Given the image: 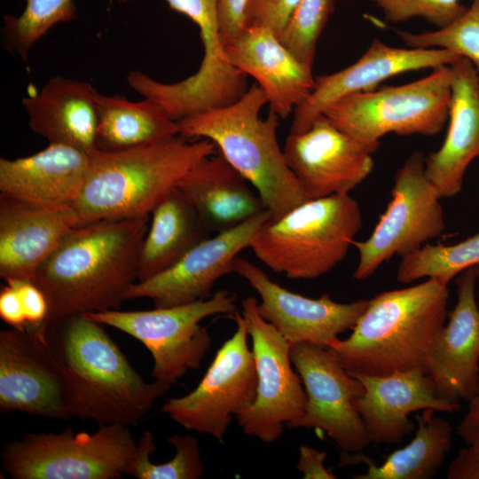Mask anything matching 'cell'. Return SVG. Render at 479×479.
<instances>
[{
	"label": "cell",
	"instance_id": "cell-33",
	"mask_svg": "<svg viewBox=\"0 0 479 479\" xmlns=\"http://www.w3.org/2000/svg\"><path fill=\"white\" fill-rule=\"evenodd\" d=\"M396 34L407 47L450 50L469 60L479 75V0H472L466 12L446 27L420 33L396 30Z\"/></svg>",
	"mask_w": 479,
	"mask_h": 479
},
{
	"label": "cell",
	"instance_id": "cell-4",
	"mask_svg": "<svg viewBox=\"0 0 479 479\" xmlns=\"http://www.w3.org/2000/svg\"><path fill=\"white\" fill-rule=\"evenodd\" d=\"M187 139L177 135L132 149L91 153L74 203L80 223L150 215L196 164L216 153L211 141Z\"/></svg>",
	"mask_w": 479,
	"mask_h": 479
},
{
	"label": "cell",
	"instance_id": "cell-1",
	"mask_svg": "<svg viewBox=\"0 0 479 479\" xmlns=\"http://www.w3.org/2000/svg\"><path fill=\"white\" fill-rule=\"evenodd\" d=\"M104 326L71 315L35 331L59 373L72 417L136 425L170 385L145 381Z\"/></svg>",
	"mask_w": 479,
	"mask_h": 479
},
{
	"label": "cell",
	"instance_id": "cell-39",
	"mask_svg": "<svg viewBox=\"0 0 479 479\" xmlns=\"http://www.w3.org/2000/svg\"><path fill=\"white\" fill-rule=\"evenodd\" d=\"M0 291V318L11 327L27 330V322L19 294L12 284L5 282Z\"/></svg>",
	"mask_w": 479,
	"mask_h": 479
},
{
	"label": "cell",
	"instance_id": "cell-3",
	"mask_svg": "<svg viewBox=\"0 0 479 479\" xmlns=\"http://www.w3.org/2000/svg\"><path fill=\"white\" fill-rule=\"evenodd\" d=\"M449 288L436 279L381 292L367 306L350 335L329 347L351 375L427 373L435 341L448 317Z\"/></svg>",
	"mask_w": 479,
	"mask_h": 479
},
{
	"label": "cell",
	"instance_id": "cell-10",
	"mask_svg": "<svg viewBox=\"0 0 479 479\" xmlns=\"http://www.w3.org/2000/svg\"><path fill=\"white\" fill-rule=\"evenodd\" d=\"M441 199L427 177L425 155L412 153L397 170L390 200L371 235L353 243L358 253L353 278L366 279L393 256L410 254L440 237L445 228Z\"/></svg>",
	"mask_w": 479,
	"mask_h": 479
},
{
	"label": "cell",
	"instance_id": "cell-40",
	"mask_svg": "<svg viewBox=\"0 0 479 479\" xmlns=\"http://www.w3.org/2000/svg\"><path fill=\"white\" fill-rule=\"evenodd\" d=\"M327 454L308 445L299 448V459L296 468L304 479H335L337 476L325 467Z\"/></svg>",
	"mask_w": 479,
	"mask_h": 479
},
{
	"label": "cell",
	"instance_id": "cell-7",
	"mask_svg": "<svg viewBox=\"0 0 479 479\" xmlns=\"http://www.w3.org/2000/svg\"><path fill=\"white\" fill-rule=\"evenodd\" d=\"M450 66L398 86L353 94L329 106L325 114L337 128L375 152L383 136H435L449 117Z\"/></svg>",
	"mask_w": 479,
	"mask_h": 479
},
{
	"label": "cell",
	"instance_id": "cell-18",
	"mask_svg": "<svg viewBox=\"0 0 479 479\" xmlns=\"http://www.w3.org/2000/svg\"><path fill=\"white\" fill-rule=\"evenodd\" d=\"M0 410L72 418L59 373L35 331L0 332Z\"/></svg>",
	"mask_w": 479,
	"mask_h": 479
},
{
	"label": "cell",
	"instance_id": "cell-31",
	"mask_svg": "<svg viewBox=\"0 0 479 479\" xmlns=\"http://www.w3.org/2000/svg\"><path fill=\"white\" fill-rule=\"evenodd\" d=\"M167 441L175 448V456L161 464L150 456L156 450L155 437L150 430L143 432L129 462L126 475L137 479H198L203 475L204 464L198 440L191 436L173 435Z\"/></svg>",
	"mask_w": 479,
	"mask_h": 479
},
{
	"label": "cell",
	"instance_id": "cell-12",
	"mask_svg": "<svg viewBox=\"0 0 479 479\" xmlns=\"http://www.w3.org/2000/svg\"><path fill=\"white\" fill-rule=\"evenodd\" d=\"M257 304L253 296L241 302V314L252 340L256 395L252 404L235 418L246 435L271 444L282 436L285 427L303 415L307 396L292 367L289 342L262 318Z\"/></svg>",
	"mask_w": 479,
	"mask_h": 479
},
{
	"label": "cell",
	"instance_id": "cell-9",
	"mask_svg": "<svg viewBox=\"0 0 479 479\" xmlns=\"http://www.w3.org/2000/svg\"><path fill=\"white\" fill-rule=\"evenodd\" d=\"M236 300L235 294L220 289L208 299L178 306L84 315L142 342L153 359L154 380L171 385L188 371L199 369L211 347V336L200 321L218 314L232 315Z\"/></svg>",
	"mask_w": 479,
	"mask_h": 479
},
{
	"label": "cell",
	"instance_id": "cell-24",
	"mask_svg": "<svg viewBox=\"0 0 479 479\" xmlns=\"http://www.w3.org/2000/svg\"><path fill=\"white\" fill-rule=\"evenodd\" d=\"M90 154L51 144L32 155L0 159V192L43 206L74 205L85 181Z\"/></svg>",
	"mask_w": 479,
	"mask_h": 479
},
{
	"label": "cell",
	"instance_id": "cell-41",
	"mask_svg": "<svg viewBox=\"0 0 479 479\" xmlns=\"http://www.w3.org/2000/svg\"><path fill=\"white\" fill-rule=\"evenodd\" d=\"M448 479H479V449L468 446L461 448L451 461Z\"/></svg>",
	"mask_w": 479,
	"mask_h": 479
},
{
	"label": "cell",
	"instance_id": "cell-8",
	"mask_svg": "<svg viewBox=\"0 0 479 479\" xmlns=\"http://www.w3.org/2000/svg\"><path fill=\"white\" fill-rule=\"evenodd\" d=\"M137 442L129 426L100 424L92 433H27L6 444L4 471L13 479H119Z\"/></svg>",
	"mask_w": 479,
	"mask_h": 479
},
{
	"label": "cell",
	"instance_id": "cell-27",
	"mask_svg": "<svg viewBox=\"0 0 479 479\" xmlns=\"http://www.w3.org/2000/svg\"><path fill=\"white\" fill-rule=\"evenodd\" d=\"M143 240L137 280H146L176 264L211 233L177 187L153 208Z\"/></svg>",
	"mask_w": 479,
	"mask_h": 479
},
{
	"label": "cell",
	"instance_id": "cell-34",
	"mask_svg": "<svg viewBox=\"0 0 479 479\" xmlns=\"http://www.w3.org/2000/svg\"><path fill=\"white\" fill-rule=\"evenodd\" d=\"M336 0H301L282 30L281 43L302 64L312 68L319 35Z\"/></svg>",
	"mask_w": 479,
	"mask_h": 479
},
{
	"label": "cell",
	"instance_id": "cell-32",
	"mask_svg": "<svg viewBox=\"0 0 479 479\" xmlns=\"http://www.w3.org/2000/svg\"><path fill=\"white\" fill-rule=\"evenodd\" d=\"M24 1L25 8L19 16L4 17L3 33L9 50L27 61L31 48L50 28L75 18L76 6L73 0Z\"/></svg>",
	"mask_w": 479,
	"mask_h": 479
},
{
	"label": "cell",
	"instance_id": "cell-42",
	"mask_svg": "<svg viewBox=\"0 0 479 479\" xmlns=\"http://www.w3.org/2000/svg\"><path fill=\"white\" fill-rule=\"evenodd\" d=\"M458 435L467 445L479 449V394L468 401L467 413L458 426Z\"/></svg>",
	"mask_w": 479,
	"mask_h": 479
},
{
	"label": "cell",
	"instance_id": "cell-38",
	"mask_svg": "<svg viewBox=\"0 0 479 479\" xmlns=\"http://www.w3.org/2000/svg\"><path fill=\"white\" fill-rule=\"evenodd\" d=\"M248 0H218V15L224 45L237 38L246 27Z\"/></svg>",
	"mask_w": 479,
	"mask_h": 479
},
{
	"label": "cell",
	"instance_id": "cell-22",
	"mask_svg": "<svg viewBox=\"0 0 479 479\" xmlns=\"http://www.w3.org/2000/svg\"><path fill=\"white\" fill-rule=\"evenodd\" d=\"M229 60L263 90L270 111L286 119L313 90L312 68L300 62L266 27H246L224 45Z\"/></svg>",
	"mask_w": 479,
	"mask_h": 479
},
{
	"label": "cell",
	"instance_id": "cell-15",
	"mask_svg": "<svg viewBox=\"0 0 479 479\" xmlns=\"http://www.w3.org/2000/svg\"><path fill=\"white\" fill-rule=\"evenodd\" d=\"M271 218L265 209L234 228L205 239L169 269L135 282L125 300L148 298L156 308H166L208 299L216 282L233 272L239 254L249 247L258 230Z\"/></svg>",
	"mask_w": 479,
	"mask_h": 479
},
{
	"label": "cell",
	"instance_id": "cell-19",
	"mask_svg": "<svg viewBox=\"0 0 479 479\" xmlns=\"http://www.w3.org/2000/svg\"><path fill=\"white\" fill-rule=\"evenodd\" d=\"M477 267L457 278V302L448 312L427 366L437 395L449 402H468L479 394V307Z\"/></svg>",
	"mask_w": 479,
	"mask_h": 479
},
{
	"label": "cell",
	"instance_id": "cell-2",
	"mask_svg": "<svg viewBox=\"0 0 479 479\" xmlns=\"http://www.w3.org/2000/svg\"><path fill=\"white\" fill-rule=\"evenodd\" d=\"M149 216L80 224L67 233L36 273L35 283L49 302L44 325L67 316L120 310L137 279Z\"/></svg>",
	"mask_w": 479,
	"mask_h": 479
},
{
	"label": "cell",
	"instance_id": "cell-30",
	"mask_svg": "<svg viewBox=\"0 0 479 479\" xmlns=\"http://www.w3.org/2000/svg\"><path fill=\"white\" fill-rule=\"evenodd\" d=\"M479 266V232L452 245L427 243L401 256L396 279L403 284L434 278L448 285L468 268Z\"/></svg>",
	"mask_w": 479,
	"mask_h": 479
},
{
	"label": "cell",
	"instance_id": "cell-17",
	"mask_svg": "<svg viewBox=\"0 0 479 479\" xmlns=\"http://www.w3.org/2000/svg\"><path fill=\"white\" fill-rule=\"evenodd\" d=\"M459 58L447 49L393 47L375 38L352 65L315 77L313 90L293 113L290 132L305 131L316 118L345 97L373 90L403 73L451 66Z\"/></svg>",
	"mask_w": 479,
	"mask_h": 479
},
{
	"label": "cell",
	"instance_id": "cell-20",
	"mask_svg": "<svg viewBox=\"0 0 479 479\" xmlns=\"http://www.w3.org/2000/svg\"><path fill=\"white\" fill-rule=\"evenodd\" d=\"M80 224L74 205L43 206L1 193V279L35 282L39 267Z\"/></svg>",
	"mask_w": 479,
	"mask_h": 479
},
{
	"label": "cell",
	"instance_id": "cell-11",
	"mask_svg": "<svg viewBox=\"0 0 479 479\" xmlns=\"http://www.w3.org/2000/svg\"><path fill=\"white\" fill-rule=\"evenodd\" d=\"M228 318L236 331L216 352L198 386L190 393L166 399L161 411L187 430L223 443L233 417L249 407L256 395L257 374L241 312Z\"/></svg>",
	"mask_w": 479,
	"mask_h": 479
},
{
	"label": "cell",
	"instance_id": "cell-25",
	"mask_svg": "<svg viewBox=\"0 0 479 479\" xmlns=\"http://www.w3.org/2000/svg\"><path fill=\"white\" fill-rule=\"evenodd\" d=\"M98 94L90 83L54 76L39 93L24 98L28 125L51 144H62L89 154L97 151Z\"/></svg>",
	"mask_w": 479,
	"mask_h": 479
},
{
	"label": "cell",
	"instance_id": "cell-16",
	"mask_svg": "<svg viewBox=\"0 0 479 479\" xmlns=\"http://www.w3.org/2000/svg\"><path fill=\"white\" fill-rule=\"evenodd\" d=\"M233 272L258 294L259 314L289 342H312L329 347L338 335L354 327L368 299L342 303L326 294L310 298L293 293L272 281L252 262L237 257Z\"/></svg>",
	"mask_w": 479,
	"mask_h": 479
},
{
	"label": "cell",
	"instance_id": "cell-35",
	"mask_svg": "<svg viewBox=\"0 0 479 479\" xmlns=\"http://www.w3.org/2000/svg\"><path fill=\"white\" fill-rule=\"evenodd\" d=\"M392 23L422 18L438 27H446L462 15L467 7L459 0H370Z\"/></svg>",
	"mask_w": 479,
	"mask_h": 479
},
{
	"label": "cell",
	"instance_id": "cell-36",
	"mask_svg": "<svg viewBox=\"0 0 479 479\" xmlns=\"http://www.w3.org/2000/svg\"><path fill=\"white\" fill-rule=\"evenodd\" d=\"M301 0H248L246 27H266L278 35Z\"/></svg>",
	"mask_w": 479,
	"mask_h": 479
},
{
	"label": "cell",
	"instance_id": "cell-21",
	"mask_svg": "<svg viewBox=\"0 0 479 479\" xmlns=\"http://www.w3.org/2000/svg\"><path fill=\"white\" fill-rule=\"evenodd\" d=\"M365 387L354 401L370 440L377 444L400 443L414 429L412 412L425 409L453 413L459 403L441 398L429 375L421 370L395 372L384 376L353 375Z\"/></svg>",
	"mask_w": 479,
	"mask_h": 479
},
{
	"label": "cell",
	"instance_id": "cell-5",
	"mask_svg": "<svg viewBox=\"0 0 479 479\" xmlns=\"http://www.w3.org/2000/svg\"><path fill=\"white\" fill-rule=\"evenodd\" d=\"M257 83L236 102L178 122L181 136L211 141L225 160L254 187L271 219H278L309 198L289 169L277 136L279 117Z\"/></svg>",
	"mask_w": 479,
	"mask_h": 479
},
{
	"label": "cell",
	"instance_id": "cell-43",
	"mask_svg": "<svg viewBox=\"0 0 479 479\" xmlns=\"http://www.w3.org/2000/svg\"><path fill=\"white\" fill-rule=\"evenodd\" d=\"M477 285L479 288V266L477 267Z\"/></svg>",
	"mask_w": 479,
	"mask_h": 479
},
{
	"label": "cell",
	"instance_id": "cell-6",
	"mask_svg": "<svg viewBox=\"0 0 479 479\" xmlns=\"http://www.w3.org/2000/svg\"><path fill=\"white\" fill-rule=\"evenodd\" d=\"M362 221L359 204L349 193L308 200L266 221L249 248L273 272L316 279L345 258Z\"/></svg>",
	"mask_w": 479,
	"mask_h": 479
},
{
	"label": "cell",
	"instance_id": "cell-37",
	"mask_svg": "<svg viewBox=\"0 0 479 479\" xmlns=\"http://www.w3.org/2000/svg\"><path fill=\"white\" fill-rule=\"evenodd\" d=\"M9 282L16 288L22 303L27 330L35 331L42 327L49 315V302L35 282L26 279H12Z\"/></svg>",
	"mask_w": 479,
	"mask_h": 479
},
{
	"label": "cell",
	"instance_id": "cell-23",
	"mask_svg": "<svg viewBox=\"0 0 479 479\" xmlns=\"http://www.w3.org/2000/svg\"><path fill=\"white\" fill-rule=\"evenodd\" d=\"M449 126L441 147L425 156V172L442 199L463 187L470 163L479 156V75L460 57L451 66Z\"/></svg>",
	"mask_w": 479,
	"mask_h": 479
},
{
	"label": "cell",
	"instance_id": "cell-14",
	"mask_svg": "<svg viewBox=\"0 0 479 479\" xmlns=\"http://www.w3.org/2000/svg\"><path fill=\"white\" fill-rule=\"evenodd\" d=\"M287 163L309 200L348 194L373 169V149L337 128L325 114L303 132H290Z\"/></svg>",
	"mask_w": 479,
	"mask_h": 479
},
{
	"label": "cell",
	"instance_id": "cell-13",
	"mask_svg": "<svg viewBox=\"0 0 479 479\" xmlns=\"http://www.w3.org/2000/svg\"><path fill=\"white\" fill-rule=\"evenodd\" d=\"M290 357L307 396L303 415L288 426L324 430L347 453H357L372 442L354 401L365 391L327 346L312 342L290 345Z\"/></svg>",
	"mask_w": 479,
	"mask_h": 479
},
{
	"label": "cell",
	"instance_id": "cell-26",
	"mask_svg": "<svg viewBox=\"0 0 479 479\" xmlns=\"http://www.w3.org/2000/svg\"><path fill=\"white\" fill-rule=\"evenodd\" d=\"M177 187L210 232L234 228L266 209L257 192L220 153L201 160Z\"/></svg>",
	"mask_w": 479,
	"mask_h": 479
},
{
	"label": "cell",
	"instance_id": "cell-29",
	"mask_svg": "<svg viewBox=\"0 0 479 479\" xmlns=\"http://www.w3.org/2000/svg\"><path fill=\"white\" fill-rule=\"evenodd\" d=\"M99 118L97 149L128 150L180 134L170 119L153 100L130 101L121 95L98 94Z\"/></svg>",
	"mask_w": 479,
	"mask_h": 479
},
{
	"label": "cell",
	"instance_id": "cell-28",
	"mask_svg": "<svg viewBox=\"0 0 479 479\" xmlns=\"http://www.w3.org/2000/svg\"><path fill=\"white\" fill-rule=\"evenodd\" d=\"M433 409L416 415L418 429L412 440L391 452L381 465L357 453L342 452L339 466L365 463L366 472L356 479H428L434 477L452 448V426Z\"/></svg>",
	"mask_w": 479,
	"mask_h": 479
}]
</instances>
